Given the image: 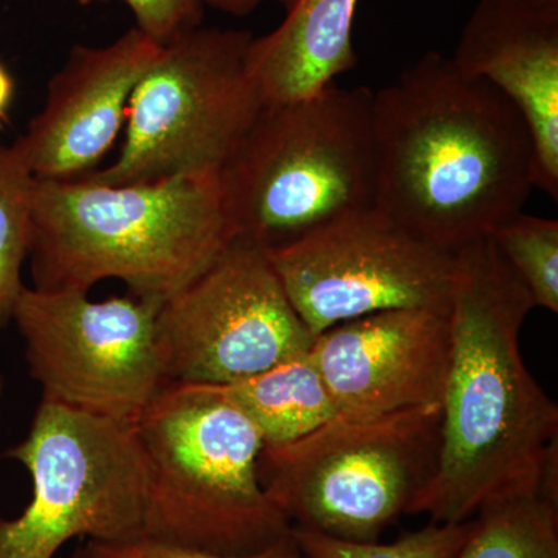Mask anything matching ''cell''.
<instances>
[{"mask_svg": "<svg viewBox=\"0 0 558 558\" xmlns=\"http://www.w3.org/2000/svg\"><path fill=\"white\" fill-rule=\"evenodd\" d=\"M376 207L449 253L492 236L534 189V142L517 106L429 51L373 92Z\"/></svg>", "mask_w": 558, "mask_h": 558, "instance_id": "obj_2", "label": "cell"}, {"mask_svg": "<svg viewBox=\"0 0 558 558\" xmlns=\"http://www.w3.org/2000/svg\"><path fill=\"white\" fill-rule=\"evenodd\" d=\"M253 38L199 27L161 47L132 92L120 156L83 178L128 185L220 174L264 108L247 68Z\"/></svg>", "mask_w": 558, "mask_h": 558, "instance_id": "obj_7", "label": "cell"}, {"mask_svg": "<svg viewBox=\"0 0 558 558\" xmlns=\"http://www.w3.org/2000/svg\"><path fill=\"white\" fill-rule=\"evenodd\" d=\"M209 387L255 425L264 446L293 442L339 416L310 351L247 379Z\"/></svg>", "mask_w": 558, "mask_h": 558, "instance_id": "obj_16", "label": "cell"}, {"mask_svg": "<svg viewBox=\"0 0 558 558\" xmlns=\"http://www.w3.org/2000/svg\"><path fill=\"white\" fill-rule=\"evenodd\" d=\"M264 2L267 0H204L205 7L230 14V16H247ZM274 2L281 3L288 10L295 0H274Z\"/></svg>", "mask_w": 558, "mask_h": 558, "instance_id": "obj_23", "label": "cell"}, {"mask_svg": "<svg viewBox=\"0 0 558 558\" xmlns=\"http://www.w3.org/2000/svg\"><path fill=\"white\" fill-rule=\"evenodd\" d=\"M87 7L109 0H75ZM135 17V28L159 46H168L191 31L202 27L204 0H123Z\"/></svg>", "mask_w": 558, "mask_h": 558, "instance_id": "obj_21", "label": "cell"}, {"mask_svg": "<svg viewBox=\"0 0 558 558\" xmlns=\"http://www.w3.org/2000/svg\"><path fill=\"white\" fill-rule=\"evenodd\" d=\"M14 81L11 78L9 70L0 64V128L5 124L7 116L11 101H13Z\"/></svg>", "mask_w": 558, "mask_h": 558, "instance_id": "obj_24", "label": "cell"}, {"mask_svg": "<svg viewBox=\"0 0 558 558\" xmlns=\"http://www.w3.org/2000/svg\"><path fill=\"white\" fill-rule=\"evenodd\" d=\"M219 175L236 241L263 250L376 207L373 90L264 106Z\"/></svg>", "mask_w": 558, "mask_h": 558, "instance_id": "obj_4", "label": "cell"}, {"mask_svg": "<svg viewBox=\"0 0 558 558\" xmlns=\"http://www.w3.org/2000/svg\"><path fill=\"white\" fill-rule=\"evenodd\" d=\"M357 5L359 0H295L274 32L253 38L247 68L264 106L311 97L357 65Z\"/></svg>", "mask_w": 558, "mask_h": 558, "instance_id": "obj_15", "label": "cell"}, {"mask_svg": "<svg viewBox=\"0 0 558 558\" xmlns=\"http://www.w3.org/2000/svg\"><path fill=\"white\" fill-rule=\"evenodd\" d=\"M25 286L11 323L43 400L135 425L167 388L157 344V301Z\"/></svg>", "mask_w": 558, "mask_h": 558, "instance_id": "obj_9", "label": "cell"}, {"mask_svg": "<svg viewBox=\"0 0 558 558\" xmlns=\"http://www.w3.org/2000/svg\"><path fill=\"white\" fill-rule=\"evenodd\" d=\"M234 241L219 174L33 182L28 259L32 288L43 292L89 293L120 279L131 295L163 304Z\"/></svg>", "mask_w": 558, "mask_h": 558, "instance_id": "obj_3", "label": "cell"}, {"mask_svg": "<svg viewBox=\"0 0 558 558\" xmlns=\"http://www.w3.org/2000/svg\"><path fill=\"white\" fill-rule=\"evenodd\" d=\"M451 60L517 106L534 142L535 186L557 201L558 0H478Z\"/></svg>", "mask_w": 558, "mask_h": 558, "instance_id": "obj_14", "label": "cell"}, {"mask_svg": "<svg viewBox=\"0 0 558 558\" xmlns=\"http://www.w3.org/2000/svg\"><path fill=\"white\" fill-rule=\"evenodd\" d=\"M442 405L339 414L310 435L264 446L259 478L290 526L379 542L438 465Z\"/></svg>", "mask_w": 558, "mask_h": 558, "instance_id": "obj_6", "label": "cell"}, {"mask_svg": "<svg viewBox=\"0 0 558 558\" xmlns=\"http://www.w3.org/2000/svg\"><path fill=\"white\" fill-rule=\"evenodd\" d=\"M464 523H435L410 532L395 543L348 542L304 529H290V537L304 558H457L472 531Z\"/></svg>", "mask_w": 558, "mask_h": 558, "instance_id": "obj_20", "label": "cell"}, {"mask_svg": "<svg viewBox=\"0 0 558 558\" xmlns=\"http://www.w3.org/2000/svg\"><path fill=\"white\" fill-rule=\"evenodd\" d=\"M73 558H80V557H78V556H76V554H75V557H73Z\"/></svg>", "mask_w": 558, "mask_h": 558, "instance_id": "obj_26", "label": "cell"}, {"mask_svg": "<svg viewBox=\"0 0 558 558\" xmlns=\"http://www.w3.org/2000/svg\"><path fill=\"white\" fill-rule=\"evenodd\" d=\"M135 428L149 468L143 537L238 557L289 542L260 483L258 429L209 385L168 384Z\"/></svg>", "mask_w": 558, "mask_h": 558, "instance_id": "obj_5", "label": "cell"}, {"mask_svg": "<svg viewBox=\"0 0 558 558\" xmlns=\"http://www.w3.org/2000/svg\"><path fill=\"white\" fill-rule=\"evenodd\" d=\"M457 558H558V505L534 497L481 510Z\"/></svg>", "mask_w": 558, "mask_h": 558, "instance_id": "obj_17", "label": "cell"}, {"mask_svg": "<svg viewBox=\"0 0 558 558\" xmlns=\"http://www.w3.org/2000/svg\"><path fill=\"white\" fill-rule=\"evenodd\" d=\"M33 182L17 150L0 145V329L10 325L25 288L22 267L31 253Z\"/></svg>", "mask_w": 558, "mask_h": 558, "instance_id": "obj_18", "label": "cell"}, {"mask_svg": "<svg viewBox=\"0 0 558 558\" xmlns=\"http://www.w3.org/2000/svg\"><path fill=\"white\" fill-rule=\"evenodd\" d=\"M266 253L290 304L314 337L381 311L450 312L453 253L377 207L352 213Z\"/></svg>", "mask_w": 558, "mask_h": 558, "instance_id": "obj_10", "label": "cell"}, {"mask_svg": "<svg viewBox=\"0 0 558 558\" xmlns=\"http://www.w3.org/2000/svg\"><path fill=\"white\" fill-rule=\"evenodd\" d=\"M310 352L339 414L376 416L438 405L451 362L449 314L376 312L318 333Z\"/></svg>", "mask_w": 558, "mask_h": 558, "instance_id": "obj_12", "label": "cell"}, {"mask_svg": "<svg viewBox=\"0 0 558 558\" xmlns=\"http://www.w3.org/2000/svg\"><path fill=\"white\" fill-rule=\"evenodd\" d=\"M5 457L31 473L33 497L17 519L0 520V558H53L78 537H143L149 468L135 425L40 399L27 438Z\"/></svg>", "mask_w": 558, "mask_h": 558, "instance_id": "obj_8", "label": "cell"}, {"mask_svg": "<svg viewBox=\"0 0 558 558\" xmlns=\"http://www.w3.org/2000/svg\"><path fill=\"white\" fill-rule=\"evenodd\" d=\"M3 391H5V379H3L2 374H0V400L3 398Z\"/></svg>", "mask_w": 558, "mask_h": 558, "instance_id": "obj_25", "label": "cell"}, {"mask_svg": "<svg viewBox=\"0 0 558 558\" xmlns=\"http://www.w3.org/2000/svg\"><path fill=\"white\" fill-rule=\"evenodd\" d=\"M301 558H304L303 556H301Z\"/></svg>", "mask_w": 558, "mask_h": 558, "instance_id": "obj_27", "label": "cell"}, {"mask_svg": "<svg viewBox=\"0 0 558 558\" xmlns=\"http://www.w3.org/2000/svg\"><path fill=\"white\" fill-rule=\"evenodd\" d=\"M492 240L526 284L535 307L558 312V222L524 215L506 220Z\"/></svg>", "mask_w": 558, "mask_h": 558, "instance_id": "obj_19", "label": "cell"}, {"mask_svg": "<svg viewBox=\"0 0 558 558\" xmlns=\"http://www.w3.org/2000/svg\"><path fill=\"white\" fill-rule=\"evenodd\" d=\"M161 46L138 28L102 47L75 46L43 110L13 148L33 178L73 180L95 171L126 121L132 92Z\"/></svg>", "mask_w": 558, "mask_h": 558, "instance_id": "obj_13", "label": "cell"}, {"mask_svg": "<svg viewBox=\"0 0 558 558\" xmlns=\"http://www.w3.org/2000/svg\"><path fill=\"white\" fill-rule=\"evenodd\" d=\"M266 250L234 241L202 277L165 301L157 344L170 384L229 385L310 351Z\"/></svg>", "mask_w": 558, "mask_h": 558, "instance_id": "obj_11", "label": "cell"}, {"mask_svg": "<svg viewBox=\"0 0 558 558\" xmlns=\"http://www.w3.org/2000/svg\"><path fill=\"white\" fill-rule=\"evenodd\" d=\"M534 307L490 236L454 253L438 465L409 515L464 523L490 506L542 498L546 470L558 462V407L520 351Z\"/></svg>", "mask_w": 558, "mask_h": 558, "instance_id": "obj_1", "label": "cell"}, {"mask_svg": "<svg viewBox=\"0 0 558 558\" xmlns=\"http://www.w3.org/2000/svg\"><path fill=\"white\" fill-rule=\"evenodd\" d=\"M76 556L80 558H301L300 550L292 537L277 548L241 557L219 556V554L183 548V546L145 537L116 543L92 542L90 539L86 548L76 553Z\"/></svg>", "mask_w": 558, "mask_h": 558, "instance_id": "obj_22", "label": "cell"}]
</instances>
